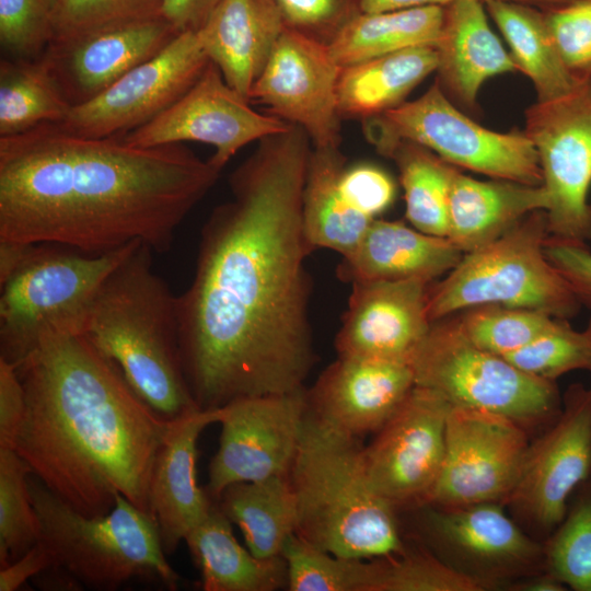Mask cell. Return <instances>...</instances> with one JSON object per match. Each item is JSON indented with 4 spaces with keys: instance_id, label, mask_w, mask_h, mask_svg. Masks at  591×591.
<instances>
[{
    "instance_id": "6da1fadb",
    "label": "cell",
    "mask_w": 591,
    "mask_h": 591,
    "mask_svg": "<svg viewBox=\"0 0 591 591\" xmlns=\"http://www.w3.org/2000/svg\"><path fill=\"white\" fill-rule=\"evenodd\" d=\"M312 147L296 125L257 141L202 228L177 296L182 364L201 409L302 390L315 363L302 221Z\"/></svg>"
},
{
    "instance_id": "7a4b0ae2",
    "label": "cell",
    "mask_w": 591,
    "mask_h": 591,
    "mask_svg": "<svg viewBox=\"0 0 591 591\" xmlns=\"http://www.w3.org/2000/svg\"><path fill=\"white\" fill-rule=\"evenodd\" d=\"M221 171L182 143L136 147L54 123L0 137V241L162 254Z\"/></svg>"
},
{
    "instance_id": "3957f363",
    "label": "cell",
    "mask_w": 591,
    "mask_h": 591,
    "mask_svg": "<svg viewBox=\"0 0 591 591\" xmlns=\"http://www.w3.org/2000/svg\"><path fill=\"white\" fill-rule=\"evenodd\" d=\"M16 370L26 406L13 450L32 474L84 515L108 513L120 494L152 517V471L172 421L81 334L44 335Z\"/></svg>"
},
{
    "instance_id": "277c9868",
    "label": "cell",
    "mask_w": 591,
    "mask_h": 591,
    "mask_svg": "<svg viewBox=\"0 0 591 591\" xmlns=\"http://www.w3.org/2000/svg\"><path fill=\"white\" fill-rule=\"evenodd\" d=\"M152 253L138 243L108 275L82 335L158 415L173 421L199 407L181 359L178 299L153 270Z\"/></svg>"
},
{
    "instance_id": "5b68a950",
    "label": "cell",
    "mask_w": 591,
    "mask_h": 591,
    "mask_svg": "<svg viewBox=\"0 0 591 591\" xmlns=\"http://www.w3.org/2000/svg\"><path fill=\"white\" fill-rule=\"evenodd\" d=\"M360 438L306 412L291 467L296 534L345 558L370 559L405 549L395 508L371 486Z\"/></svg>"
},
{
    "instance_id": "8992f818",
    "label": "cell",
    "mask_w": 591,
    "mask_h": 591,
    "mask_svg": "<svg viewBox=\"0 0 591 591\" xmlns=\"http://www.w3.org/2000/svg\"><path fill=\"white\" fill-rule=\"evenodd\" d=\"M39 540L53 563L82 586L116 590L130 579H155L170 590L179 576L169 565L152 517L118 494L104 515H84L51 493L39 479L28 478Z\"/></svg>"
},
{
    "instance_id": "52a82bcc",
    "label": "cell",
    "mask_w": 591,
    "mask_h": 591,
    "mask_svg": "<svg viewBox=\"0 0 591 591\" xmlns=\"http://www.w3.org/2000/svg\"><path fill=\"white\" fill-rule=\"evenodd\" d=\"M136 244L103 254L26 244L0 280V358L18 367L48 333L82 335L101 287Z\"/></svg>"
},
{
    "instance_id": "ba28073f",
    "label": "cell",
    "mask_w": 591,
    "mask_h": 591,
    "mask_svg": "<svg viewBox=\"0 0 591 591\" xmlns=\"http://www.w3.org/2000/svg\"><path fill=\"white\" fill-rule=\"evenodd\" d=\"M545 210H536L493 242L465 253L445 277L428 287L431 323L484 305L521 308L568 320L582 306L548 260Z\"/></svg>"
},
{
    "instance_id": "9c48e42d",
    "label": "cell",
    "mask_w": 591,
    "mask_h": 591,
    "mask_svg": "<svg viewBox=\"0 0 591 591\" xmlns=\"http://www.w3.org/2000/svg\"><path fill=\"white\" fill-rule=\"evenodd\" d=\"M416 385L452 405L490 412L521 426L555 420L563 399L554 381L530 375L471 343L454 315L431 323L410 361Z\"/></svg>"
},
{
    "instance_id": "30bf717a",
    "label": "cell",
    "mask_w": 591,
    "mask_h": 591,
    "mask_svg": "<svg viewBox=\"0 0 591 591\" xmlns=\"http://www.w3.org/2000/svg\"><path fill=\"white\" fill-rule=\"evenodd\" d=\"M366 139L381 153L408 140L448 163L491 178L542 185L536 150L519 130L487 129L457 108L434 82L422 95L361 121Z\"/></svg>"
},
{
    "instance_id": "8fae6325",
    "label": "cell",
    "mask_w": 591,
    "mask_h": 591,
    "mask_svg": "<svg viewBox=\"0 0 591 591\" xmlns=\"http://www.w3.org/2000/svg\"><path fill=\"white\" fill-rule=\"evenodd\" d=\"M548 194L549 239L587 245L591 241V80L569 93L525 111Z\"/></svg>"
},
{
    "instance_id": "7c38bea8",
    "label": "cell",
    "mask_w": 591,
    "mask_h": 591,
    "mask_svg": "<svg viewBox=\"0 0 591 591\" xmlns=\"http://www.w3.org/2000/svg\"><path fill=\"white\" fill-rule=\"evenodd\" d=\"M524 427L499 414L452 405L441 473L426 506L506 502L521 473Z\"/></svg>"
},
{
    "instance_id": "4fadbf2b",
    "label": "cell",
    "mask_w": 591,
    "mask_h": 591,
    "mask_svg": "<svg viewBox=\"0 0 591 591\" xmlns=\"http://www.w3.org/2000/svg\"><path fill=\"white\" fill-rule=\"evenodd\" d=\"M451 406L440 393L415 385L363 447L371 486L395 509L427 505L443 465Z\"/></svg>"
},
{
    "instance_id": "5bb4252c",
    "label": "cell",
    "mask_w": 591,
    "mask_h": 591,
    "mask_svg": "<svg viewBox=\"0 0 591 591\" xmlns=\"http://www.w3.org/2000/svg\"><path fill=\"white\" fill-rule=\"evenodd\" d=\"M220 412L219 448L209 464L206 489L212 500L235 483L289 476L308 412L305 387L237 398Z\"/></svg>"
},
{
    "instance_id": "9a60e30c",
    "label": "cell",
    "mask_w": 591,
    "mask_h": 591,
    "mask_svg": "<svg viewBox=\"0 0 591 591\" xmlns=\"http://www.w3.org/2000/svg\"><path fill=\"white\" fill-rule=\"evenodd\" d=\"M209 61L199 31L179 33L163 50L102 93L71 106L66 117L56 124L83 137L124 136L177 101Z\"/></svg>"
},
{
    "instance_id": "2e32d148",
    "label": "cell",
    "mask_w": 591,
    "mask_h": 591,
    "mask_svg": "<svg viewBox=\"0 0 591 591\" xmlns=\"http://www.w3.org/2000/svg\"><path fill=\"white\" fill-rule=\"evenodd\" d=\"M209 61L197 81L150 121L125 134L131 146L151 148L195 141L209 144V160L222 170L245 146L286 130L290 124L255 111Z\"/></svg>"
},
{
    "instance_id": "e0dca14e",
    "label": "cell",
    "mask_w": 591,
    "mask_h": 591,
    "mask_svg": "<svg viewBox=\"0 0 591 591\" xmlns=\"http://www.w3.org/2000/svg\"><path fill=\"white\" fill-rule=\"evenodd\" d=\"M591 476V385L572 384L558 417L529 445L508 503L543 532L554 531L572 491Z\"/></svg>"
},
{
    "instance_id": "ac0fdd59",
    "label": "cell",
    "mask_w": 591,
    "mask_h": 591,
    "mask_svg": "<svg viewBox=\"0 0 591 591\" xmlns=\"http://www.w3.org/2000/svg\"><path fill=\"white\" fill-rule=\"evenodd\" d=\"M340 69L327 45L285 27L251 90L250 102L301 127L315 147H340Z\"/></svg>"
},
{
    "instance_id": "d6986e66",
    "label": "cell",
    "mask_w": 591,
    "mask_h": 591,
    "mask_svg": "<svg viewBox=\"0 0 591 591\" xmlns=\"http://www.w3.org/2000/svg\"><path fill=\"white\" fill-rule=\"evenodd\" d=\"M179 33L162 16L107 25L43 54L71 106L95 97L163 50Z\"/></svg>"
},
{
    "instance_id": "ffe728a7",
    "label": "cell",
    "mask_w": 591,
    "mask_h": 591,
    "mask_svg": "<svg viewBox=\"0 0 591 591\" xmlns=\"http://www.w3.org/2000/svg\"><path fill=\"white\" fill-rule=\"evenodd\" d=\"M429 285L419 280L351 283L335 338L337 356L409 363L431 326Z\"/></svg>"
},
{
    "instance_id": "44dd1931",
    "label": "cell",
    "mask_w": 591,
    "mask_h": 591,
    "mask_svg": "<svg viewBox=\"0 0 591 591\" xmlns=\"http://www.w3.org/2000/svg\"><path fill=\"white\" fill-rule=\"evenodd\" d=\"M415 385L408 362L337 356L306 390L308 410L361 438L379 431Z\"/></svg>"
},
{
    "instance_id": "7402d4cb",
    "label": "cell",
    "mask_w": 591,
    "mask_h": 591,
    "mask_svg": "<svg viewBox=\"0 0 591 591\" xmlns=\"http://www.w3.org/2000/svg\"><path fill=\"white\" fill-rule=\"evenodd\" d=\"M220 407L195 409L172 421L153 466L150 484L152 517L165 554H172L216 503L198 486L197 442L206 427L219 422Z\"/></svg>"
},
{
    "instance_id": "603a6c76",
    "label": "cell",
    "mask_w": 591,
    "mask_h": 591,
    "mask_svg": "<svg viewBox=\"0 0 591 591\" xmlns=\"http://www.w3.org/2000/svg\"><path fill=\"white\" fill-rule=\"evenodd\" d=\"M443 7L434 82L457 108L476 113L483 83L517 67L490 28L483 0H453Z\"/></svg>"
},
{
    "instance_id": "cb8c5ba5",
    "label": "cell",
    "mask_w": 591,
    "mask_h": 591,
    "mask_svg": "<svg viewBox=\"0 0 591 591\" xmlns=\"http://www.w3.org/2000/svg\"><path fill=\"white\" fill-rule=\"evenodd\" d=\"M448 237L413 229L401 221L373 219L357 246L341 256L340 280L355 282L419 280L431 283L463 257Z\"/></svg>"
},
{
    "instance_id": "d4e9b609",
    "label": "cell",
    "mask_w": 591,
    "mask_h": 591,
    "mask_svg": "<svg viewBox=\"0 0 591 591\" xmlns=\"http://www.w3.org/2000/svg\"><path fill=\"white\" fill-rule=\"evenodd\" d=\"M283 30L275 0H221L199 32L210 61L250 101Z\"/></svg>"
},
{
    "instance_id": "484cf974",
    "label": "cell",
    "mask_w": 591,
    "mask_h": 591,
    "mask_svg": "<svg viewBox=\"0 0 591 591\" xmlns=\"http://www.w3.org/2000/svg\"><path fill=\"white\" fill-rule=\"evenodd\" d=\"M428 507L425 525L442 546L476 566L507 571L544 557V548L507 515L500 502Z\"/></svg>"
},
{
    "instance_id": "4316f807",
    "label": "cell",
    "mask_w": 591,
    "mask_h": 591,
    "mask_svg": "<svg viewBox=\"0 0 591 591\" xmlns=\"http://www.w3.org/2000/svg\"><path fill=\"white\" fill-rule=\"evenodd\" d=\"M547 206L548 194L543 185L500 178L479 181L456 170L449 194L447 237L465 254Z\"/></svg>"
},
{
    "instance_id": "83f0119b",
    "label": "cell",
    "mask_w": 591,
    "mask_h": 591,
    "mask_svg": "<svg viewBox=\"0 0 591 591\" xmlns=\"http://www.w3.org/2000/svg\"><path fill=\"white\" fill-rule=\"evenodd\" d=\"M217 501L185 538L205 591H275L287 588V564L281 556L258 558L244 548Z\"/></svg>"
},
{
    "instance_id": "f1b7e54d",
    "label": "cell",
    "mask_w": 591,
    "mask_h": 591,
    "mask_svg": "<svg viewBox=\"0 0 591 591\" xmlns=\"http://www.w3.org/2000/svg\"><path fill=\"white\" fill-rule=\"evenodd\" d=\"M437 65L436 47L424 45L341 67L337 82L341 120L363 121L401 105Z\"/></svg>"
},
{
    "instance_id": "f546056e",
    "label": "cell",
    "mask_w": 591,
    "mask_h": 591,
    "mask_svg": "<svg viewBox=\"0 0 591 591\" xmlns=\"http://www.w3.org/2000/svg\"><path fill=\"white\" fill-rule=\"evenodd\" d=\"M346 157L340 147H312L302 195L303 230L309 245L341 256L350 253L373 219L352 209L340 192Z\"/></svg>"
},
{
    "instance_id": "4dcf8cb0",
    "label": "cell",
    "mask_w": 591,
    "mask_h": 591,
    "mask_svg": "<svg viewBox=\"0 0 591 591\" xmlns=\"http://www.w3.org/2000/svg\"><path fill=\"white\" fill-rule=\"evenodd\" d=\"M217 503L258 558L281 556L287 540L296 532L297 502L289 476L232 484Z\"/></svg>"
},
{
    "instance_id": "1f68e13d",
    "label": "cell",
    "mask_w": 591,
    "mask_h": 591,
    "mask_svg": "<svg viewBox=\"0 0 591 591\" xmlns=\"http://www.w3.org/2000/svg\"><path fill=\"white\" fill-rule=\"evenodd\" d=\"M483 2L508 43L517 70L532 81L537 102L563 96L580 84L564 66L542 9L506 0Z\"/></svg>"
},
{
    "instance_id": "d6a6232c",
    "label": "cell",
    "mask_w": 591,
    "mask_h": 591,
    "mask_svg": "<svg viewBox=\"0 0 591 591\" xmlns=\"http://www.w3.org/2000/svg\"><path fill=\"white\" fill-rule=\"evenodd\" d=\"M443 5L361 12L328 46L339 67L415 46H436L443 24Z\"/></svg>"
},
{
    "instance_id": "836d02e7",
    "label": "cell",
    "mask_w": 591,
    "mask_h": 591,
    "mask_svg": "<svg viewBox=\"0 0 591 591\" xmlns=\"http://www.w3.org/2000/svg\"><path fill=\"white\" fill-rule=\"evenodd\" d=\"M70 108L43 55L36 59L2 57L0 137L59 123Z\"/></svg>"
},
{
    "instance_id": "e575fe53",
    "label": "cell",
    "mask_w": 591,
    "mask_h": 591,
    "mask_svg": "<svg viewBox=\"0 0 591 591\" xmlns=\"http://www.w3.org/2000/svg\"><path fill=\"white\" fill-rule=\"evenodd\" d=\"M380 154L392 159L398 169L409 223L424 233L447 237L449 194L456 169L408 140L396 141Z\"/></svg>"
},
{
    "instance_id": "d590c367",
    "label": "cell",
    "mask_w": 591,
    "mask_h": 591,
    "mask_svg": "<svg viewBox=\"0 0 591 591\" xmlns=\"http://www.w3.org/2000/svg\"><path fill=\"white\" fill-rule=\"evenodd\" d=\"M499 582L483 579L421 549L366 559L363 591H486Z\"/></svg>"
},
{
    "instance_id": "8d00e7d4",
    "label": "cell",
    "mask_w": 591,
    "mask_h": 591,
    "mask_svg": "<svg viewBox=\"0 0 591 591\" xmlns=\"http://www.w3.org/2000/svg\"><path fill=\"white\" fill-rule=\"evenodd\" d=\"M27 463L13 450L0 448V565L20 558L39 540L31 499Z\"/></svg>"
},
{
    "instance_id": "74e56055",
    "label": "cell",
    "mask_w": 591,
    "mask_h": 591,
    "mask_svg": "<svg viewBox=\"0 0 591 591\" xmlns=\"http://www.w3.org/2000/svg\"><path fill=\"white\" fill-rule=\"evenodd\" d=\"M455 317L471 343L499 356L530 344L558 320L540 311L502 305L472 308L455 314Z\"/></svg>"
},
{
    "instance_id": "f35d334b",
    "label": "cell",
    "mask_w": 591,
    "mask_h": 591,
    "mask_svg": "<svg viewBox=\"0 0 591 591\" xmlns=\"http://www.w3.org/2000/svg\"><path fill=\"white\" fill-rule=\"evenodd\" d=\"M587 490L543 547L547 571L576 591H591V486Z\"/></svg>"
},
{
    "instance_id": "ab89813d",
    "label": "cell",
    "mask_w": 591,
    "mask_h": 591,
    "mask_svg": "<svg viewBox=\"0 0 591 591\" xmlns=\"http://www.w3.org/2000/svg\"><path fill=\"white\" fill-rule=\"evenodd\" d=\"M289 591H361L363 559L324 552L293 533L286 542Z\"/></svg>"
},
{
    "instance_id": "60d3db41",
    "label": "cell",
    "mask_w": 591,
    "mask_h": 591,
    "mask_svg": "<svg viewBox=\"0 0 591 591\" xmlns=\"http://www.w3.org/2000/svg\"><path fill=\"white\" fill-rule=\"evenodd\" d=\"M501 357L530 375L555 382L570 371L590 370L591 341L584 329L579 332L558 318L530 344Z\"/></svg>"
},
{
    "instance_id": "b9f144b4",
    "label": "cell",
    "mask_w": 591,
    "mask_h": 591,
    "mask_svg": "<svg viewBox=\"0 0 591 591\" xmlns=\"http://www.w3.org/2000/svg\"><path fill=\"white\" fill-rule=\"evenodd\" d=\"M58 0H0V45L7 58L36 59L54 39Z\"/></svg>"
},
{
    "instance_id": "7bdbcfd3",
    "label": "cell",
    "mask_w": 591,
    "mask_h": 591,
    "mask_svg": "<svg viewBox=\"0 0 591 591\" xmlns=\"http://www.w3.org/2000/svg\"><path fill=\"white\" fill-rule=\"evenodd\" d=\"M161 9L162 0H58L50 44L112 24L159 18Z\"/></svg>"
},
{
    "instance_id": "ee69618b",
    "label": "cell",
    "mask_w": 591,
    "mask_h": 591,
    "mask_svg": "<svg viewBox=\"0 0 591 591\" xmlns=\"http://www.w3.org/2000/svg\"><path fill=\"white\" fill-rule=\"evenodd\" d=\"M546 26L569 74L591 80V0H571L542 9Z\"/></svg>"
},
{
    "instance_id": "f6af8a7d",
    "label": "cell",
    "mask_w": 591,
    "mask_h": 591,
    "mask_svg": "<svg viewBox=\"0 0 591 591\" xmlns=\"http://www.w3.org/2000/svg\"><path fill=\"white\" fill-rule=\"evenodd\" d=\"M285 27L329 46L362 12L361 0H275Z\"/></svg>"
},
{
    "instance_id": "bcb514c9",
    "label": "cell",
    "mask_w": 591,
    "mask_h": 591,
    "mask_svg": "<svg viewBox=\"0 0 591 591\" xmlns=\"http://www.w3.org/2000/svg\"><path fill=\"white\" fill-rule=\"evenodd\" d=\"M339 186L347 204L371 219L384 212L393 204L396 194L392 177L384 170L369 163L346 167Z\"/></svg>"
},
{
    "instance_id": "7dc6e473",
    "label": "cell",
    "mask_w": 591,
    "mask_h": 591,
    "mask_svg": "<svg viewBox=\"0 0 591 591\" xmlns=\"http://www.w3.org/2000/svg\"><path fill=\"white\" fill-rule=\"evenodd\" d=\"M545 254L580 304L591 310V251L587 245L548 239Z\"/></svg>"
},
{
    "instance_id": "c3c4849f",
    "label": "cell",
    "mask_w": 591,
    "mask_h": 591,
    "mask_svg": "<svg viewBox=\"0 0 591 591\" xmlns=\"http://www.w3.org/2000/svg\"><path fill=\"white\" fill-rule=\"evenodd\" d=\"M25 406V391L16 367L0 358V448H14Z\"/></svg>"
},
{
    "instance_id": "681fc988",
    "label": "cell",
    "mask_w": 591,
    "mask_h": 591,
    "mask_svg": "<svg viewBox=\"0 0 591 591\" xmlns=\"http://www.w3.org/2000/svg\"><path fill=\"white\" fill-rule=\"evenodd\" d=\"M221 0H162L161 15L177 33L199 31Z\"/></svg>"
},
{
    "instance_id": "f907efd6",
    "label": "cell",
    "mask_w": 591,
    "mask_h": 591,
    "mask_svg": "<svg viewBox=\"0 0 591 591\" xmlns=\"http://www.w3.org/2000/svg\"><path fill=\"white\" fill-rule=\"evenodd\" d=\"M53 563L46 546L38 541L20 558L0 570V591H15L30 578L47 569Z\"/></svg>"
},
{
    "instance_id": "816d5d0a",
    "label": "cell",
    "mask_w": 591,
    "mask_h": 591,
    "mask_svg": "<svg viewBox=\"0 0 591 591\" xmlns=\"http://www.w3.org/2000/svg\"><path fill=\"white\" fill-rule=\"evenodd\" d=\"M453 0H361L362 12H381L424 5H445Z\"/></svg>"
},
{
    "instance_id": "f5cc1de1",
    "label": "cell",
    "mask_w": 591,
    "mask_h": 591,
    "mask_svg": "<svg viewBox=\"0 0 591 591\" xmlns=\"http://www.w3.org/2000/svg\"><path fill=\"white\" fill-rule=\"evenodd\" d=\"M512 587H514L511 588L512 590L520 591H565L568 589L549 571L540 576H534L533 578H530L524 582L513 584Z\"/></svg>"
},
{
    "instance_id": "db71d44e",
    "label": "cell",
    "mask_w": 591,
    "mask_h": 591,
    "mask_svg": "<svg viewBox=\"0 0 591 591\" xmlns=\"http://www.w3.org/2000/svg\"><path fill=\"white\" fill-rule=\"evenodd\" d=\"M506 1L520 2V3L530 4V5L535 4V5H538L541 9H546V8L565 4L571 0H506Z\"/></svg>"
},
{
    "instance_id": "11a10c76",
    "label": "cell",
    "mask_w": 591,
    "mask_h": 591,
    "mask_svg": "<svg viewBox=\"0 0 591 591\" xmlns=\"http://www.w3.org/2000/svg\"><path fill=\"white\" fill-rule=\"evenodd\" d=\"M584 331L587 332L589 338H590V341H591V315H590V318H589V322H588V325L587 327L584 328ZM591 372V368L589 370Z\"/></svg>"
}]
</instances>
